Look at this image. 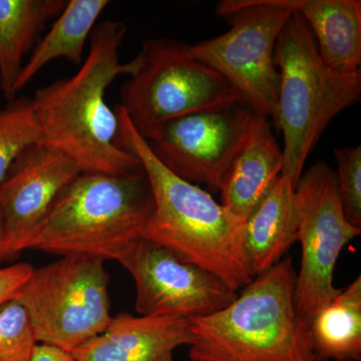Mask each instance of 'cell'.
I'll use <instances>...</instances> for the list:
<instances>
[{"label": "cell", "mask_w": 361, "mask_h": 361, "mask_svg": "<svg viewBox=\"0 0 361 361\" xmlns=\"http://www.w3.org/2000/svg\"><path fill=\"white\" fill-rule=\"evenodd\" d=\"M133 61L120 106L144 139L169 121L241 102L231 85L195 58L184 42L147 40Z\"/></svg>", "instance_id": "8992f818"}, {"label": "cell", "mask_w": 361, "mask_h": 361, "mask_svg": "<svg viewBox=\"0 0 361 361\" xmlns=\"http://www.w3.org/2000/svg\"><path fill=\"white\" fill-rule=\"evenodd\" d=\"M291 257L241 289L225 308L191 320V361H317L295 302Z\"/></svg>", "instance_id": "3957f363"}, {"label": "cell", "mask_w": 361, "mask_h": 361, "mask_svg": "<svg viewBox=\"0 0 361 361\" xmlns=\"http://www.w3.org/2000/svg\"><path fill=\"white\" fill-rule=\"evenodd\" d=\"M254 116L237 102L169 121L145 140L156 158L180 179L219 192Z\"/></svg>", "instance_id": "30bf717a"}, {"label": "cell", "mask_w": 361, "mask_h": 361, "mask_svg": "<svg viewBox=\"0 0 361 361\" xmlns=\"http://www.w3.org/2000/svg\"><path fill=\"white\" fill-rule=\"evenodd\" d=\"M317 361H360L361 277L318 306L308 317Z\"/></svg>", "instance_id": "ac0fdd59"}, {"label": "cell", "mask_w": 361, "mask_h": 361, "mask_svg": "<svg viewBox=\"0 0 361 361\" xmlns=\"http://www.w3.org/2000/svg\"><path fill=\"white\" fill-rule=\"evenodd\" d=\"M121 137L148 178L154 210L142 238L175 251L238 292L253 280L244 247V223L205 190L180 179L161 163L121 106Z\"/></svg>", "instance_id": "7a4b0ae2"}, {"label": "cell", "mask_w": 361, "mask_h": 361, "mask_svg": "<svg viewBox=\"0 0 361 361\" xmlns=\"http://www.w3.org/2000/svg\"><path fill=\"white\" fill-rule=\"evenodd\" d=\"M37 336L18 299L0 305V361H32Z\"/></svg>", "instance_id": "44dd1931"}, {"label": "cell", "mask_w": 361, "mask_h": 361, "mask_svg": "<svg viewBox=\"0 0 361 361\" xmlns=\"http://www.w3.org/2000/svg\"><path fill=\"white\" fill-rule=\"evenodd\" d=\"M66 0H0V90L8 101L16 99V85L25 58L49 21L58 18Z\"/></svg>", "instance_id": "e0dca14e"}, {"label": "cell", "mask_w": 361, "mask_h": 361, "mask_svg": "<svg viewBox=\"0 0 361 361\" xmlns=\"http://www.w3.org/2000/svg\"><path fill=\"white\" fill-rule=\"evenodd\" d=\"M310 26L320 56L334 70L355 73L361 65L360 0H277Z\"/></svg>", "instance_id": "2e32d148"}, {"label": "cell", "mask_w": 361, "mask_h": 361, "mask_svg": "<svg viewBox=\"0 0 361 361\" xmlns=\"http://www.w3.org/2000/svg\"><path fill=\"white\" fill-rule=\"evenodd\" d=\"M216 13L228 20L230 30L190 45V51L217 71L256 115L274 120L279 89L275 47L292 11L277 0H224Z\"/></svg>", "instance_id": "52a82bcc"}, {"label": "cell", "mask_w": 361, "mask_h": 361, "mask_svg": "<svg viewBox=\"0 0 361 361\" xmlns=\"http://www.w3.org/2000/svg\"><path fill=\"white\" fill-rule=\"evenodd\" d=\"M190 342L188 318L122 313L71 353L78 361H175L176 349Z\"/></svg>", "instance_id": "4fadbf2b"}, {"label": "cell", "mask_w": 361, "mask_h": 361, "mask_svg": "<svg viewBox=\"0 0 361 361\" xmlns=\"http://www.w3.org/2000/svg\"><path fill=\"white\" fill-rule=\"evenodd\" d=\"M295 188L280 175L246 220L244 247L253 278L279 262L297 241Z\"/></svg>", "instance_id": "9a60e30c"}, {"label": "cell", "mask_w": 361, "mask_h": 361, "mask_svg": "<svg viewBox=\"0 0 361 361\" xmlns=\"http://www.w3.org/2000/svg\"><path fill=\"white\" fill-rule=\"evenodd\" d=\"M39 343L73 353L110 324L109 274L104 260L63 256L33 269L16 297Z\"/></svg>", "instance_id": "ba28073f"}, {"label": "cell", "mask_w": 361, "mask_h": 361, "mask_svg": "<svg viewBox=\"0 0 361 361\" xmlns=\"http://www.w3.org/2000/svg\"><path fill=\"white\" fill-rule=\"evenodd\" d=\"M279 89L274 123L283 135V170L297 185L329 123L361 97V70L346 73L323 61L310 26L292 11L274 52Z\"/></svg>", "instance_id": "5b68a950"}, {"label": "cell", "mask_w": 361, "mask_h": 361, "mask_svg": "<svg viewBox=\"0 0 361 361\" xmlns=\"http://www.w3.org/2000/svg\"><path fill=\"white\" fill-rule=\"evenodd\" d=\"M110 4L109 0H70L49 32L35 45L23 66L16 92L25 87L45 66L63 59L80 66L84 63L85 47L97 21Z\"/></svg>", "instance_id": "d6986e66"}, {"label": "cell", "mask_w": 361, "mask_h": 361, "mask_svg": "<svg viewBox=\"0 0 361 361\" xmlns=\"http://www.w3.org/2000/svg\"><path fill=\"white\" fill-rule=\"evenodd\" d=\"M33 269L35 268L28 263H18L0 268V305L16 299Z\"/></svg>", "instance_id": "603a6c76"}, {"label": "cell", "mask_w": 361, "mask_h": 361, "mask_svg": "<svg viewBox=\"0 0 361 361\" xmlns=\"http://www.w3.org/2000/svg\"><path fill=\"white\" fill-rule=\"evenodd\" d=\"M39 141L32 99H13L0 109V185L26 149Z\"/></svg>", "instance_id": "ffe728a7"}, {"label": "cell", "mask_w": 361, "mask_h": 361, "mask_svg": "<svg viewBox=\"0 0 361 361\" xmlns=\"http://www.w3.org/2000/svg\"><path fill=\"white\" fill-rule=\"evenodd\" d=\"M126 33L122 21L96 25L80 70L42 87L32 99L39 144L65 154L82 172L116 176L142 169L139 159L123 147L120 116L106 99L111 82L134 70L133 59L120 61Z\"/></svg>", "instance_id": "6da1fadb"}, {"label": "cell", "mask_w": 361, "mask_h": 361, "mask_svg": "<svg viewBox=\"0 0 361 361\" xmlns=\"http://www.w3.org/2000/svg\"><path fill=\"white\" fill-rule=\"evenodd\" d=\"M336 183L342 209L351 225L361 228V147L334 151Z\"/></svg>", "instance_id": "7402d4cb"}, {"label": "cell", "mask_w": 361, "mask_h": 361, "mask_svg": "<svg viewBox=\"0 0 361 361\" xmlns=\"http://www.w3.org/2000/svg\"><path fill=\"white\" fill-rule=\"evenodd\" d=\"M32 361H78L73 353L56 346L39 343L33 353Z\"/></svg>", "instance_id": "cb8c5ba5"}, {"label": "cell", "mask_w": 361, "mask_h": 361, "mask_svg": "<svg viewBox=\"0 0 361 361\" xmlns=\"http://www.w3.org/2000/svg\"><path fill=\"white\" fill-rule=\"evenodd\" d=\"M153 210L142 169L116 176L82 172L59 197L25 250L118 262L142 238Z\"/></svg>", "instance_id": "277c9868"}, {"label": "cell", "mask_w": 361, "mask_h": 361, "mask_svg": "<svg viewBox=\"0 0 361 361\" xmlns=\"http://www.w3.org/2000/svg\"><path fill=\"white\" fill-rule=\"evenodd\" d=\"M297 241L301 266L296 278L298 312L308 319L313 311L336 295L334 274L344 247L360 236L361 228L344 215L336 172L319 161L302 173L295 188Z\"/></svg>", "instance_id": "9c48e42d"}, {"label": "cell", "mask_w": 361, "mask_h": 361, "mask_svg": "<svg viewBox=\"0 0 361 361\" xmlns=\"http://www.w3.org/2000/svg\"><path fill=\"white\" fill-rule=\"evenodd\" d=\"M282 170L283 154L269 118L255 114L245 141L220 188L221 205L245 224Z\"/></svg>", "instance_id": "5bb4252c"}, {"label": "cell", "mask_w": 361, "mask_h": 361, "mask_svg": "<svg viewBox=\"0 0 361 361\" xmlns=\"http://www.w3.org/2000/svg\"><path fill=\"white\" fill-rule=\"evenodd\" d=\"M118 263L134 279L141 316L194 319L223 310L238 295L212 273L151 240L135 241Z\"/></svg>", "instance_id": "8fae6325"}, {"label": "cell", "mask_w": 361, "mask_h": 361, "mask_svg": "<svg viewBox=\"0 0 361 361\" xmlns=\"http://www.w3.org/2000/svg\"><path fill=\"white\" fill-rule=\"evenodd\" d=\"M82 173L75 161L39 142L18 159L0 185V208L13 255L25 250L59 197Z\"/></svg>", "instance_id": "7c38bea8"}, {"label": "cell", "mask_w": 361, "mask_h": 361, "mask_svg": "<svg viewBox=\"0 0 361 361\" xmlns=\"http://www.w3.org/2000/svg\"><path fill=\"white\" fill-rule=\"evenodd\" d=\"M13 256L9 249L8 242H7L6 224H4V214L0 208V263L6 259Z\"/></svg>", "instance_id": "d4e9b609"}]
</instances>
